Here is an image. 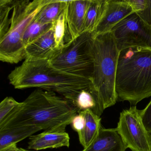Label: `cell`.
<instances>
[{
    "label": "cell",
    "mask_w": 151,
    "mask_h": 151,
    "mask_svg": "<svg viewBox=\"0 0 151 151\" xmlns=\"http://www.w3.org/2000/svg\"><path fill=\"white\" fill-rule=\"evenodd\" d=\"M85 124V119L82 114L79 112L72 121V127L78 134L84 128Z\"/></svg>",
    "instance_id": "obj_24"
},
{
    "label": "cell",
    "mask_w": 151,
    "mask_h": 151,
    "mask_svg": "<svg viewBox=\"0 0 151 151\" xmlns=\"http://www.w3.org/2000/svg\"><path fill=\"white\" fill-rule=\"evenodd\" d=\"M19 0H0V7L7 5H13V4Z\"/></svg>",
    "instance_id": "obj_29"
},
{
    "label": "cell",
    "mask_w": 151,
    "mask_h": 151,
    "mask_svg": "<svg viewBox=\"0 0 151 151\" xmlns=\"http://www.w3.org/2000/svg\"><path fill=\"white\" fill-rule=\"evenodd\" d=\"M75 105L79 111L88 109L93 110L95 106L96 103L91 93L84 90L78 94Z\"/></svg>",
    "instance_id": "obj_20"
},
{
    "label": "cell",
    "mask_w": 151,
    "mask_h": 151,
    "mask_svg": "<svg viewBox=\"0 0 151 151\" xmlns=\"http://www.w3.org/2000/svg\"><path fill=\"white\" fill-rule=\"evenodd\" d=\"M91 0L67 3L65 9L66 35V44L84 32L85 17Z\"/></svg>",
    "instance_id": "obj_9"
},
{
    "label": "cell",
    "mask_w": 151,
    "mask_h": 151,
    "mask_svg": "<svg viewBox=\"0 0 151 151\" xmlns=\"http://www.w3.org/2000/svg\"><path fill=\"white\" fill-rule=\"evenodd\" d=\"M146 8L145 9L137 13L146 23L151 26V0H146Z\"/></svg>",
    "instance_id": "obj_26"
},
{
    "label": "cell",
    "mask_w": 151,
    "mask_h": 151,
    "mask_svg": "<svg viewBox=\"0 0 151 151\" xmlns=\"http://www.w3.org/2000/svg\"><path fill=\"white\" fill-rule=\"evenodd\" d=\"M38 1L42 5L44 6L47 4H50L55 3H67L71 2L80 1V0H38Z\"/></svg>",
    "instance_id": "obj_27"
},
{
    "label": "cell",
    "mask_w": 151,
    "mask_h": 151,
    "mask_svg": "<svg viewBox=\"0 0 151 151\" xmlns=\"http://www.w3.org/2000/svg\"><path fill=\"white\" fill-rule=\"evenodd\" d=\"M79 111L72 102L56 92L37 89L0 122V131L35 126L47 132L65 131Z\"/></svg>",
    "instance_id": "obj_1"
},
{
    "label": "cell",
    "mask_w": 151,
    "mask_h": 151,
    "mask_svg": "<svg viewBox=\"0 0 151 151\" xmlns=\"http://www.w3.org/2000/svg\"><path fill=\"white\" fill-rule=\"evenodd\" d=\"M66 3H55L44 6L35 18V20L44 24H52L65 9Z\"/></svg>",
    "instance_id": "obj_17"
},
{
    "label": "cell",
    "mask_w": 151,
    "mask_h": 151,
    "mask_svg": "<svg viewBox=\"0 0 151 151\" xmlns=\"http://www.w3.org/2000/svg\"><path fill=\"white\" fill-rule=\"evenodd\" d=\"M17 144L14 143L10 145L7 147L4 148L2 150H0V151H19L18 148Z\"/></svg>",
    "instance_id": "obj_28"
},
{
    "label": "cell",
    "mask_w": 151,
    "mask_h": 151,
    "mask_svg": "<svg viewBox=\"0 0 151 151\" xmlns=\"http://www.w3.org/2000/svg\"><path fill=\"white\" fill-rule=\"evenodd\" d=\"M51 27L39 39L25 47V58L49 60L59 51Z\"/></svg>",
    "instance_id": "obj_12"
},
{
    "label": "cell",
    "mask_w": 151,
    "mask_h": 151,
    "mask_svg": "<svg viewBox=\"0 0 151 151\" xmlns=\"http://www.w3.org/2000/svg\"><path fill=\"white\" fill-rule=\"evenodd\" d=\"M52 24H42L35 19L27 28L24 36L23 42L25 47L34 42L44 34L52 27Z\"/></svg>",
    "instance_id": "obj_18"
},
{
    "label": "cell",
    "mask_w": 151,
    "mask_h": 151,
    "mask_svg": "<svg viewBox=\"0 0 151 151\" xmlns=\"http://www.w3.org/2000/svg\"><path fill=\"white\" fill-rule=\"evenodd\" d=\"M116 129L127 149L151 151V135L144 127L140 111L136 106H131L121 113Z\"/></svg>",
    "instance_id": "obj_8"
},
{
    "label": "cell",
    "mask_w": 151,
    "mask_h": 151,
    "mask_svg": "<svg viewBox=\"0 0 151 151\" xmlns=\"http://www.w3.org/2000/svg\"><path fill=\"white\" fill-rule=\"evenodd\" d=\"M130 5L135 13L142 12L146 8V0H120Z\"/></svg>",
    "instance_id": "obj_25"
},
{
    "label": "cell",
    "mask_w": 151,
    "mask_h": 151,
    "mask_svg": "<svg viewBox=\"0 0 151 151\" xmlns=\"http://www.w3.org/2000/svg\"><path fill=\"white\" fill-rule=\"evenodd\" d=\"M27 151H29V150H27Z\"/></svg>",
    "instance_id": "obj_32"
},
{
    "label": "cell",
    "mask_w": 151,
    "mask_h": 151,
    "mask_svg": "<svg viewBox=\"0 0 151 151\" xmlns=\"http://www.w3.org/2000/svg\"><path fill=\"white\" fill-rule=\"evenodd\" d=\"M42 130L35 126L17 127L0 131V150L12 144L17 143Z\"/></svg>",
    "instance_id": "obj_15"
},
{
    "label": "cell",
    "mask_w": 151,
    "mask_h": 151,
    "mask_svg": "<svg viewBox=\"0 0 151 151\" xmlns=\"http://www.w3.org/2000/svg\"><path fill=\"white\" fill-rule=\"evenodd\" d=\"M111 32L120 52L132 47L151 48V26L137 13L125 18Z\"/></svg>",
    "instance_id": "obj_7"
},
{
    "label": "cell",
    "mask_w": 151,
    "mask_h": 151,
    "mask_svg": "<svg viewBox=\"0 0 151 151\" xmlns=\"http://www.w3.org/2000/svg\"><path fill=\"white\" fill-rule=\"evenodd\" d=\"M118 99L135 105L151 96V48L121 51L116 79Z\"/></svg>",
    "instance_id": "obj_4"
},
{
    "label": "cell",
    "mask_w": 151,
    "mask_h": 151,
    "mask_svg": "<svg viewBox=\"0 0 151 151\" xmlns=\"http://www.w3.org/2000/svg\"><path fill=\"white\" fill-rule=\"evenodd\" d=\"M85 118L83 129L79 133V141L84 149L88 148L93 142L99 134L101 126V118L91 109L79 111Z\"/></svg>",
    "instance_id": "obj_14"
},
{
    "label": "cell",
    "mask_w": 151,
    "mask_h": 151,
    "mask_svg": "<svg viewBox=\"0 0 151 151\" xmlns=\"http://www.w3.org/2000/svg\"><path fill=\"white\" fill-rule=\"evenodd\" d=\"M94 45L93 33L84 32L65 45L49 62L59 70L91 81L94 67Z\"/></svg>",
    "instance_id": "obj_6"
},
{
    "label": "cell",
    "mask_w": 151,
    "mask_h": 151,
    "mask_svg": "<svg viewBox=\"0 0 151 151\" xmlns=\"http://www.w3.org/2000/svg\"><path fill=\"white\" fill-rule=\"evenodd\" d=\"M21 102H19L12 97H7L0 103V122L4 119L14 111Z\"/></svg>",
    "instance_id": "obj_22"
},
{
    "label": "cell",
    "mask_w": 151,
    "mask_h": 151,
    "mask_svg": "<svg viewBox=\"0 0 151 151\" xmlns=\"http://www.w3.org/2000/svg\"><path fill=\"white\" fill-rule=\"evenodd\" d=\"M94 67L90 93L96 106L92 111L101 116L116 104V79L120 52L111 31L94 36Z\"/></svg>",
    "instance_id": "obj_3"
},
{
    "label": "cell",
    "mask_w": 151,
    "mask_h": 151,
    "mask_svg": "<svg viewBox=\"0 0 151 151\" xmlns=\"http://www.w3.org/2000/svg\"><path fill=\"white\" fill-rule=\"evenodd\" d=\"M106 2L104 0H91L85 17L84 32H95L103 16Z\"/></svg>",
    "instance_id": "obj_16"
},
{
    "label": "cell",
    "mask_w": 151,
    "mask_h": 151,
    "mask_svg": "<svg viewBox=\"0 0 151 151\" xmlns=\"http://www.w3.org/2000/svg\"><path fill=\"white\" fill-rule=\"evenodd\" d=\"M70 141V136L65 131H43L29 137L27 150L39 151L63 147L69 148Z\"/></svg>",
    "instance_id": "obj_11"
},
{
    "label": "cell",
    "mask_w": 151,
    "mask_h": 151,
    "mask_svg": "<svg viewBox=\"0 0 151 151\" xmlns=\"http://www.w3.org/2000/svg\"><path fill=\"white\" fill-rule=\"evenodd\" d=\"M52 27L56 47L59 50L66 44V29L65 9L52 24Z\"/></svg>",
    "instance_id": "obj_19"
},
{
    "label": "cell",
    "mask_w": 151,
    "mask_h": 151,
    "mask_svg": "<svg viewBox=\"0 0 151 151\" xmlns=\"http://www.w3.org/2000/svg\"><path fill=\"white\" fill-rule=\"evenodd\" d=\"M140 115L144 127L151 135V100L144 109L140 111Z\"/></svg>",
    "instance_id": "obj_23"
},
{
    "label": "cell",
    "mask_w": 151,
    "mask_h": 151,
    "mask_svg": "<svg viewBox=\"0 0 151 151\" xmlns=\"http://www.w3.org/2000/svg\"><path fill=\"white\" fill-rule=\"evenodd\" d=\"M126 149L117 129L102 127L91 145L82 151H126Z\"/></svg>",
    "instance_id": "obj_13"
},
{
    "label": "cell",
    "mask_w": 151,
    "mask_h": 151,
    "mask_svg": "<svg viewBox=\"0 0 151 151\" xmlns=\"http://www.w3.org/2000/svg\"><path fill=\"white\" fill-rule=\"evenodd\" d=\"M44 6L38 0H19L13 6L9 28L0 39V60L4 63L17 64L25 59L24 34Z\"/></svg>",
    "instance_id": "obj_5"
},
{
    "label": "cell",
    "mask_w": 151,
    "mask_h": 151,
    "mask_svg": "<svg viewBox=\"0 0 151 151\" xmlns=\"http://www.w3.org/2000/svg\"><path fill=\"white\" fill-rule=\"evenodd\" d=\"M135 13L129 4L120 0L106 2L103 16L93 32L94 36L111 32L121 20Z\"/></svg>",
    "instance_id": "obj_10"
},
{
    "label": "cell",
    "mask_w": 151,
    "mask_h": 151,
    "mask_svg": "<svg viewBox=\"0 0 151 151\" xmlns=\"http://www.w3.org/2000/svg\"><path fill=\"white\" fill-rule=\"evenodd\" d=\"M10 83L19 89L36 88L58 93L74 106L82 91L90 92V80L57 70L46 59L25 58L8 76Z\"/></svg>",
    "instance_id": "obj_2"
},
{
    "label": "cell",
    "mask_w": 151,
    "mask_h": 151,
    "mask_svg": "<svg viewBox=\"0 0 151 151\" xmlns=\"http://www.w3.org/2000/svg\"><path fill=\"white\" fill-rule=\"evenodd\" d=\"M104 1H111V0H104Z\"/></svg>",
    "instance_id": "obj_31"
},
{
    "label": "cell",
    "mask_w": 151,
    "mask_h": 151,
    "mask_svg": "<svg viewBox=\"0 0 151 151\" xmlns=\"http://www.w3.org/2000/svg\"><path fill=\"white\" fill-rule=\"evenodd\" d=\"M13 6L10 5L0 7V39L2 38L8 32L10 24L9 15Z\"/></svg>",
    "instance_id": "obj_21"
},
{
    "label": "cell",
    "mask_w": 151,
    "mask_h": 151,
    "mask_svg": "<svg viewBox=\"0 0 151 151\" xmlns=\"http://www.w3.org/2000/svg\"><path fill=\"white\" fill-rule=\"evenodd\" d=\"M19 151H27V150H26V149H23V148H19Z\"/></svg>",
    "instance_id": "obj_30"
}]
</instances>
